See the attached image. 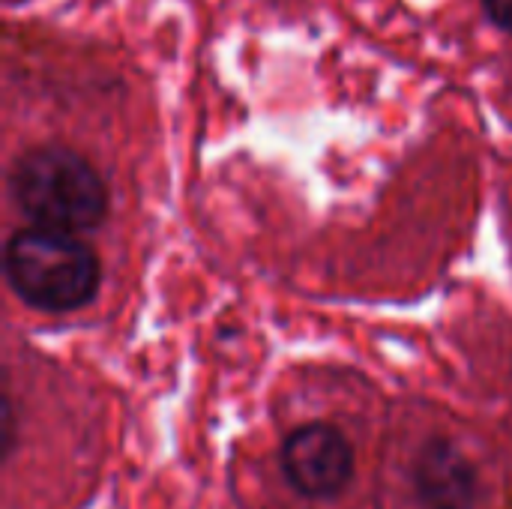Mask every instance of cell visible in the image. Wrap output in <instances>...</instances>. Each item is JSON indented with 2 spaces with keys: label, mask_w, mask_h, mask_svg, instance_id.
I'll list each match as a JSON object with an SVG mask.
<instances>
[{
  "label": "cell",
  "mask_w": 512,
  "mask_h": 509,
  "mask_svg": "<svg viewBox=\"0 0 512 509\" xmlns=\"http://www.w3.org/2000/svg\"><path fill=\"white\" fill-rule=\"evenodd\" d=\"M9 192L33 225L90 231L108 216V186L72 147L42 144L21 153L9 171Z\"/></svg>",
  "instance_id": "obj_1"
},
{
  "label": "cell",
  "mask_w": 512,
  "mask_h": 509,
  "mask_svg": "<svg viewBox=\"0 0 512 509\" xmlns=\"http://www.w3.org/2000/svg\"><path fill=\"white\" fill-rule=\"evenodd\" d=\"M6 279L27 306L57 315L81 309L96 297L102 267L75 231L30 225L6 243Z\"/></svg>",
  "instance_id": "obj_2"
},
{
  "label": "cell",
  "mask_w": 512,
  "mask_h": 509,
  "mask_svg": "<svg viewBox=\"0 0 512 509\" xmlns=\"http://www.w3.org/2000/svg\"><path fill=\"white\" fill-rule=\"evenodd\" d=\"M282 471L300 495L324 501L348 486L354 474V450L339 429L309 423L288 435L282 447Z\"/></svg>",
  "instance_id": "obj_3"
},
{
  "label": "cell",
  "mask_w": 512,
  "mask_h": 509,
  "mask_svg": "<svg viewBox=\"0 0 512 509\" xmlns=\"http://www.w3.org/2000/svg\"><path fill=\"white\" fill-rule=\"evenodd\" d=\"M414 489L426 509H471L477 501V468L450 441H432L414 462Z\"/></svg>",
  "instance_id": "obj_4"
},
{
  "label": "cell",
  "mask_w": 512,
  "mask_h": 509,
  "mask_svg": "<svg viewBox=\"0 0 512 509\" xmlns=\"http://www.w3.org/2000/svg\"><path fill=\"white\" fill-rule=\"evenodd\" d=\"M483 6L501 30L512 33V0H483Z\"/></svg>",
  "instance_id": "obj_5"
}]
</instances>
